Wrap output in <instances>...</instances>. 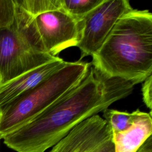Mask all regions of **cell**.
<instances>
[{
    "instance_id": "obj_13",
    "label": "cell",
    "mask_w": 152,
    "mask_h": 152,
    "mask_svg": "<svg viewBox=\"0 0 152 152\" xmlns=\"http://www.w3.org/2000/svg\"><path fill=\"white\" fill-rule=\"evenodd\" d=\"M14 0H0V30L10 27L15 21Z\"/></svg>"
},
{
    "instance_id": "obj_8",
    "label": "cell",
    "mask_w": 152,
    "mask_h": 152,
    "mask_svg": "<svg viewBox=\"0 0 152 152\" xmlns=\"http://www.w3.org/2000/svg\"><path fill=\"white\" fill-rule=\"evenodd\" d=\"M66 61L62 58L32 69L0 86V107L21 94L35 87L50 75L62 67Z\"/></svg>"
},
{
    "instance_id": "obj_4",
    "label": "cell",
    "mask_w": 152,
    "mask_h": 152,
    "mask_svg": "<svg viewBox=\"0 0 152 152\" xmlns=\"http://www.w3.org/2000/svg\"><path fill=\"white\" fill-rule=\"evenodd\" d=\"M58 58L46 53L37 34L15 18L0 30V86Z\"/></svg>"
},
{
    "instance_id": "obj_11",
    "label": "cell",
    "mask_w": 152,
    "mask_h": 152,
    "mask_svg": "<svg viewBox=\"0 0 152 152\" xmlns=\"http://www.w3.org/2000/svg\"><path fill=\"white\" fill-rule=\"evenodd\" d=\"M103 0H61V8L77 21L81 20Z\"/></svg>"
},
{
    "instance_id": "obj_14",
    "label": "cell",
    "mask_w": 152,
    "mask_h": 152,
    "mask_svg": "<svg viewBox=\"0 0 152 152\" xmlns=\"http://www.w3.org/2000/svg\"><path fill=\"white\" fill-rule=\"evenodd\" d=\"M142 83L141 88L142 100L151 111L152 106V75L149 76Z\"/></svg>"
},
{
    "instance_id": "obj_10",
    "label": "cell",
    "mask_w": 152,
    "mask_h": 152,
    "mask_svg": "<svg viewBox=\"0 0 152 152\" xmlns=\"http://www.w3.org/2000/svg\"><path fill=\"white\" fill-rule=\"evenodd\" d=\"M138 110L129 113L107 108L103 111V117L110 126L112 133H117L124 131L131 126Z\"/></svg>"
},
{
    "instance_id": "obj_15",
    "label": "cell",
    "mask_w": 152,
    "mask_h": 152,
    "mask_svg": "<svg viewBox=\"0 0 152 152\" xmlns=\"http://www.w3.org/2000/svg\"><path fill=\"white\" fill-rule=\"evenodd\" d=\"M136 152H152V138L149 137Z\"/></svg>"
},
{
    "instance_id": "obj_2",
    "label": "cell",
    "mask_w": 152,
    "mask_h": 152,
    "mask_svg": "<svg viewBox=\"0 0 152 152\" xmlns=\"http://www.w3.org/2000/svg\"><path fill=\"white\" fill-rule=\"evenodd\" d=\"M91 56V66L104 76L142 83L152 73V14L147 10L126 12Z\"/></svg>"
},
{
    "instance_id": "obj_9",
    "label": "cell",
    "mask_w": 152,
    "mask_h": 152,
    "mask_svg": "<svg viewBox=\"0 0 152 152\" xmlns=\"http://www.w3.org/2000/svg\"><path fill=\"white\" fill-rule=\"evenodd\" d=\"M151 134V111L147 113L138 109L130 127L113 134L115 152H136Z\"/></svg>"
},
{
    "instance_id": "obj_3",
    "label": "cell",
    "mask_w": 152,
    "mask_h": 152,
    "mask_svg": "<svg viewBox=\"0 0 152 152\" xmlns=\"http://www.w3.org/2000/svg\"><path fill=\"white\" fill-rule=\"evenodd\" d=\"M90 64L66 62L32 88L0 107V140L38 116L77 86L86 77Z\"/></svg>"
},
{
    "instance_id": "obj_5",
    "label": "cell",
    "mask_w": 152,
    "mask_h": 152,
    "mask_svg": "<svg viewBox=\"0 0 152 152\" xmlns=\"http://www.w3.org/2000/svg\"><path fill=\"white\" fill-rule=\"evenodd\" d=\"M132 9L127 0H103L78 21V60L96 53L119 19Z\"/></svg>"
},
{
    "instance_id": "obj_12",
    "label": "cell",
    "mask_w": 152,
    "mask_h": 152,
    "mask_svg": "<svg viewBox=\"0 0 152 152\" xmlns=\"http://www.w3.org/2000/svg\"><path fill=\"white\" fill-rule=\"evenodd\" d=\"M15 2L32 17L61 8V0H15Z\"/></svg>"
},
{
    "instance_id": "obj_1",
    "label": "cell",
    "mask_w": 152,
    "mask_h": 152,
    "mask_svg": "<svg viewBox=\"0 0 152 152\" xmlns=\"http://www.w3.org/2000/svg\"><path fill=\"white\" fill-rule=\"evenodd\" d=\"M134 84L107 78L90 66L75 87L43 112L3 138L17 152H45L53 147L84 120L131 94Z\"/></svg>"
},
{
    "instance_id": "obj_7",
    "label": "cell",
    "mask_w": 152,
    "mask_h": 152,
    "mask_svg": "<svg viewBox=\"0 0 152 152\" xmlns=\"http://www.w3.org/2000/svg\"><path fill=\"white\" fill-rule=\"evenodd\" d=\"M50 152H115L113 133L107 121L94 115L74 127Z\"/></svg>"
},
{
    "instance_id": "obj_6",
    "label": "cell",
    "mask_w": 152,
    "mask_h": 152,
    "mask_svg": "<svg viewBox=\"0 0 152 152\" xmlns=\"http://www.w3.org/2000/svg\"><path fill=\"white\" fill-rule=\"evenodd\" d=\"M23 11L27 14L46 53L56 56L63 50L77 46L79 38L78 21L62 8L35 17Z\"/></svg>"
}]
</instances>
